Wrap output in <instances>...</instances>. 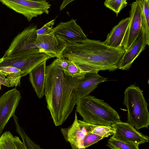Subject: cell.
Listing matches in <instances>:
<instances>
[{
	"label": "cell",
	"instance_id": "obj_1",
	"mask_svg": "<svg viewBox=\"0 0 149 149\" xmlns=\"http://www.w3.org/2000/svg\"><path fill=\"white\" fill-rule=\"evenodd\" d=\"M46 72L44 92L47 107L55 125L58 126L73 110L77 101L76 86L83 75L72 77L66 74L57 58L46 67Z\"/></svg>",
	"mask_w": 149,
	"mask_h": 149
},
{
	"label": "cell",
	"instance_id": "obj_2",
	"mask_svg": "<svg viewBox=\"0 0 149 149\" xmlns=\"http://www.w3.org/2000/svg\"><path fill=\"white\" fill-rule=\"evenodd\" d=\"M125 52L123 47L115 48L100 41L87 38L81 42L68 44L63 56L84 72H98L118 69V63Z\"/></svg>",
	"mask_w": 149,
	"mask_h": 149
},
{
	"label": "cell",
	"instance_id": "obj_3",
	"mask_svg": "<svg viewBox=\"0 0 149 149\" xmlns=\"http://www.w3.org/2000/svg\"><path fill=\"white\" fill-rule=\"evenodd\" d=\"M76 104L77 111L87 123L112 127L121 121L116 111L103 100L94 96H86L78 100Z\"/></svg>",
	"mask_w": 149,
	"mask_h": 149
},
{
	"label": "cell",
	"instance_id": "obj_4",
	"mask_svg": "<svg viewBox=\"0 0 149 149\" xmlns=\"http://www.w3.org/2000/svg\"><path fill=\"white\" fill-rule=\"evenodd\" d=\"M127 109L128 123L137 130L148 128L149 125L148 104L139 86L131 85L124 92L123 102Z\"/></svg>",
	"mask_w": 149,
	"mask_h": 149
},
{
	"label": "cell",
	"instance_id": "obj_5",
	"mask_svg": "<svg viewBox=\"0 0 149 149\" xmlns=\"http://www.w3.org/2000/svg\"><path fill=\"white\" fill-rule=\"evenodd\" d=\"M51 57L44 52L32 50L22 51L17 54L0 58V67L11 66L19 70L22 76L24 77L36 65Z\"/></svg>",
	"mask_w": 149,
	"mask_h": 149
},
{
	"label": "cell",
	"instance_id": "obj_6",
	"mask_svg": "<svg viewBox=\"0 0 149 149\" xmlns=\"http://www.w3.org/2000/svg\"><path fill=\"white\" fill-rule=\"evenodd\" d=\"M37 26L32 24L26 27L13 39L2 57H6L28 50L42 52L37 42Z\"/></svg>",
	"mask_w": 149,
	"mask_h": 149
},
{
	"label": "cell",
	"instance_id": "obj_7",
	"mask_svg": "<svg viewBox=\"0 0 149 149\" xmlns=\"http://www.w3.org/2000/svg\"><path fill=\"white\" fill-rule=\"evenodd\" d=\"M1 3L22 15L29 22L44 13L49 14L51 5L46 0H1Z\"/></svg>",
	"mask_w": 149,
	"mask_h": 149
},
{
	"label": "cell",
	"instance_id": "obj_8",
	"mask_svg": "<svg viewBox=\"0 0 149 149\" xmlns=\"http://www.w3.org/2000/svg\"><path fill=\"white\" fill-rule=\"evenodd\" d=\"M21 97L16 88L8 91L0 97V135L10 118L15 114Z\"/></svg>",
	"mask_w": 149,
	"mask_h": 149
},
{
	"label": "cell",
	"instance_id": "obj_9",
	"mask_svg": "<svg viewBox=\"0 0 149 149\" xmlns=\"http://www.w3.org/2000/svg\"><path fill=\"white\" fill-rule=\"evenodd\" d=\"M72 19L66 22H61L52 29L57 36L64 40L68 45L83 42L87 38L82 28Z\"/></svg>",
	"mask_w": 149,
	"mask_h": 149
},
{
	"label": "cell",
	"instance_id": "obj_10",
	"mask_svg": "<svg viewBox=\"0 0 149 149\" xmlns=\"http://www.w3.org/2000/svg\"><path fill=\"white\" fill-rule=\"evenodd\" d=\"M37 42L41 52L46 53L51 58L63 57V52L68 45L52 31L47 34L37 35Z\"/></svg>",
	"mask_w": 149,
	"mask_h": 149
},
{
	"label": "cell",
	"instance_id": "obj_11",
	"mask_svg": "<svg viewBox=\"0 0 149 149\" xmlns=\"http://www.w3.org/2000/svg\"><path fill=\"white\" fill-rule=\"evenodd\" d=\"M112 127L115 133L111 137L116 140L138 145L149 142V137L137 130L128 123L121 121Z\"/></svg>",
	"mask_w": 149,
	"mask_h": 149
},
{
	"label": "cell",
	"instance_id": "obj_12",
	"mask_svg": "<svg viewBox=\"0 0 149 149\" xmlns=\"http://www.w3.org/2000/svg\"><path fill=\"white\" fill-rule=\"evenodd\" d=\"M130 22L123 39L122 46L127 51L139 35L141 29V9L136 0L131 4Z\"/></svg>",
	"mask_w": 149,
	"mask_h": 149
},
{
	"label": "cell",
	"instance_id": "obj_13",
	"mask_svg": "<svg viewBox=\"0 0 149 149\" xmlns=\"http://www.w3.org/2000/svg\"><path fill=\"white\" fill-rule=\"evenodd\" d=\"M147 45L144 32L141 29L140 33L129 49L123 54L119 60L118 69L123 70H128Z\"/></svg>",
	"mask_w": 149,
	"mask_h": 149
},
{
	"label": "cell",
	"instance_id": "obj_14",
	"mask_svg": "<svg viewBox=\"0 0 149 149\" xmlns=\"http://www.w3.org/2000/svg\"><path fill=\"white\" fill-rule=\"evenodd\" d=\"M107 78L100 75L98 72H86L77 84L76 89L77 100L88 95L99 84L107 81Z\"/></svg>",
	"mask_w": 149,
	"mask_h": 149
},
{
	"label": "cell",
	"instance_id": "obj_15",
	"mask_svg": "<svg viewBox=\"0 0 149 149\" xmlns=\"http://www.w3.org/2000/svg\"><path fill=\"white\" fill-rule=\"evenodd\" d=\"M130 22V17L123 19L114 26L107 34L103 43L107 46L118 49L122 44Z\"/></svg>",
	"mask_w": 149,
	"mask_h": 149
},
{
	"label": "cell",
	"instance_id": "obj_16",
	"mask_svg": "<svg viewBox=\"0 0 149 149\" xmlns=\"http://www.w3.org/2000/svg\"><path fill=\"white\" fill-rule=\"evenodd\" d=\"M46 60L40 63L29 73V81L39 98L45 95V87L46 78Z\"/></svg>",
	"mask_w": 149,
	"mask_h": 149
},
{
	"label": "cell",
	"instance_id": "obj_17",
	"mask_svg": "<svg viewBox=\"0 0 149 149\" xmlns=\"http://www.w3.org/2000/svg\"><path fill=\"white\" fill-rule=\"evenodd\" d=\"M78 120L75 112L72 125L67 128H61V131L66 141L70 143L72 149H86L84 145L85 135L80 129Z\"/></svg>",
	"mask_w": 149,
	"mask_h": 149
},
{
	"label": "cell",
	"instance_id": "obj_18",
	"mask_svg": "<svg viewBox=\"0 0 149 149\" xmlns=\"http://www.w3.org/2000/svg\"><path fill=\"white\" fill-rule=\"evenodd\" d=\"M140 6L141 22V29L145 37L147 45H149V0H136Z\"/></svg>",
	"mask_w": 149,
	"mask_h": 149
},
{
	"label": "cell",
	"instance_id": "obj_19",
	"mask_svg": "<svg viewBox=\"0 0 149 149\" xmlns=\"http://www.w3.org/2000/svg\"><path fill=\"white\" fill-rule=\"evenodd\" d=\"M0 72L5 76L10 87L20 86L22 77L20 70L11 66L0 67Z\"/></svg>",
	"mask_w": 149,
	"mask_h": 149
},
{
	"label": "cell",
	"instance_id": "obj_20",
	"mask_svg": "<svg viewBox=\"0 0 149 149\" xmlns=\"http://www.w3.org/2000/svg\"><path fill=\"white\" fill-rule=\"evenodd\" d=\"M16 131L22 138L23 143L26 149H43L33 141L20 127L18 122L15 123Z\"/></svg>",
	"mask_w": 149,
	"mask_h": 149
},
{
	"label": "cell",
	"instance_id": "obj_21",
	"mask_svg": "<svg viewBox=\"0 0 149 149\" xmlns=\"http://www.w3.org/2000/svg\"><path fill=\"white\" fill-rule=\"evenodd\" d=\"M139 145L118 140L111 137L108 140L107 144L111 149H139Z\"/></svg>",
	"mask_w": 149,
	"mask_h": 149
},
{
	"label": "cell",
	"instance_id": "obj_22",
	"mask_svg": "<svg viewBox=\"0 0 149 149\" xmlns=\"http://www.w3.org/2000/svg\"><path fill=\"white\" fill-rule=\"evenodd\" d=\"M14 137L9 131L4 132L0 136V149H17Z\"/></svg>",
	"mask_w": 149,
	"mask_h": 149
},
{
	"label": "cell",
	"instance_id": "obj_23",
	"mask_svg": "<svg viewBox=\"0 0 149 149\" xmlns=\"http://www.w3.org/2000/svg\"><path fill=\"white\" fill-rule=\"evenodd\" d=\"M104 5L113 11L117 16L120 11L127 5L126 0H106Z\"/></svg>",
	"mask_w": 149,
	"mask_h": 149
},
{
	"label": "cell",
	"instance_id": "obj_24",
	"mask_svg": "<svg viewBox=\"0 0 149 149\" xmlns=\"http://www.w3.org/2000/svg\"><path fill=\"white\" fill-rule=\"evenodd\" d=\"M64 71L66 74L72 77L83 76L86 72L83 71L75 63L70 60L68 67Z\"/></svg>",
	"mask_w": 149,
	"mask_h": 149
},
{
	"label": "cell",
	"instance_id": "obj_25",
	"mask_svg": "<svg viewBox=\"0 0 149 149\" xmlns=\"http://www.w3.org/2000/svg\"><path fill=\"white\" fill-rule=\"evenodd\" d=\"M92 132L104 138L113 134L115 129L112 127L109 126L98 125Z\"/></svg>",
	"mask_w": 149,
	"mask_h": 149
},
{
	"label": "cell",
	"instance_id": "obj_26",
	"mask_svg": "<svg viewBox=\"0 0 149 149\" xmlns=\"http://www.w3.org/2000/svg\"><path fill=\"white\" fill-rule=\"evenodd\" d=\"M103 138L96 134L91 132L85 136L84 139V145L85 148L97 143Z\"/></svg>",
	"mask_w": 149,
	"mask_h": 149
},
{
	"label": "cell",
	"instance_id": "obj_27",
	"mask_svg": "<svg viewBox=\"0 0 149 149\" xmlns=\"http://www.w3.org/2000/svg\"><path fill=\"white\" fill-rule=\"evenodd\" d=\"M55 19H53L46 23L40 29H37V35L47 34L52 32L55 21Z\"/></svg>",
	"mask_w": 149,
	"mask_h": 149
},
{
	"label": "cell",
	"instance_id": "obj_28",
	"mask_svg": "<svg viewBox=\"0 0 149 149\" xmlns=\"http://www.w3.org/2000/svg\"><path fill=\"white\" fill-rule=\"evenodd\" d=\"M78 122L81 130L85 136L92 132L94 129L98 126L90 124L79 120H78Z\"/></svg>",
	"mask_w": 149,
	"mask_h": 149
},
{
	"label": "cell",
	"instance_id": "obj_29",
	"mask_svg": "<svg viewBox=\"0 0 149 149\" xmlns=\"http://www.w3.org/2000/svg\"><path fill=\"white\" fill-rule=\"evenodd\" d=\"M57 58L60 66L64 70H65L69 64L70 60L68 59H66L63 57Z\"/></svg>",
	"mask_w": 149,
	"mask_h": 149
},
{
	"label": "cell",
	"instance_id": "obj_30",
	"mask_svg": "<svg viewBox=\"0 0 149 149\" xmlns=\"http://www.w3.org/2000/svg\"><path fill=\"white\" fill-rule=\"evenodd\" d=\"M14 142L17 149H26L23 142L18 136L14 137Z\"/></svg>",
	"mask_w": 149,
	"mask_h": 149
},
{
	"label": "cell",
	"instance_id": "obj_31",
	"mask_svg": "<svg viewBox=\"0 0 149 149\" xmlns=\"http://www.w3.org/2000/svg\"><path fill=\"white\" fill-rule=\"evenodd\" d=\"M0 83L2 85L10 87V85L8 82L5 76L0 72Z\"/></svg>",
	"mask_w": 149,
	"mask_h": 149
},
{
	"label": "cell",
	"instance_id": "obj_32",
	"mask_svg": "<svg viewBox=\"0 0 149 149\" xmlns=\"http://www.w3.org/2000/svg\"><path fill=\"white\" fill-rule=\"evenodd\" d=\"M74 1V0H63L60 7L59 9L60 11H61L63 9L65 8L66 6L72 1Z\"/></svg>",
	"mask_w": 149,
	"mask_h": 149
},
{
	"label": "cell",
	"instance_id": "obj_33",
	"mask_svg": "<svg viewBox=\"0 0 149 149\" xmlns=\"http://www.w3.org/2000/svg\"><path fill=\"white\" fill-rule=\"evenodd\" d=\"M1 84L0 83V90L1 89Z\"/></svg>",
	"mask_w": 149,
	"mask_h": 149
}]
</instances>
